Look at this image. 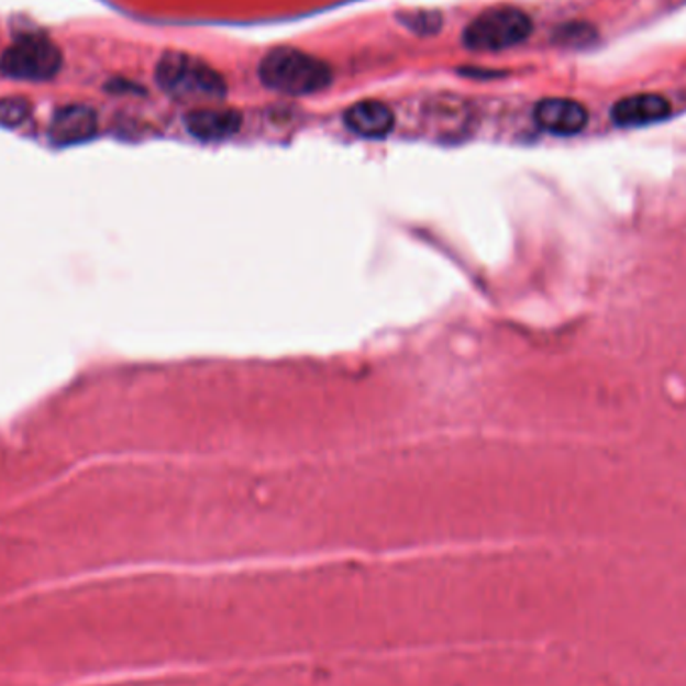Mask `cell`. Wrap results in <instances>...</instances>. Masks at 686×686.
<instances>
[{"mask_svg": "<svg viewBox=\"0 0 686 686\" xmlns=\"http://www.w3.org/2000/svg\"><path fill=\"white\" fill-rule=\"evenodd\" d=\"M259 79L267 89L289 97H308L325 91L333 73L321 58L296 46H277L259 63Z\"/></svg>", "mask_w": 686, "mask_h": 686, "instance_id": "6da1fadb", "label": "cell"}, {"mask_svg": "<svg viewBox=\"0 0 686 686\" xmlns=\"http://www.w3.org/2000/svg\"><path fill=\"white\" fill-rule=\"evenodd\" d=\"M155 79L177 101H215L228 95V82L219 70L181 51H167L159 58Z\"/></svg>", "mask_w": 686, "mask_h": 686, "instance_id": "7a4b0ae2", "label": "cell"}, {"mask_svg": "<svg viewBox=\"0 0 686 686\" xmlns=\"http://www.w3.org/2000/svg\"><path fill=\"white\" fill-rule=\"evenodd\" d=\"M532 29L534 24L527 12L502 4L482 11L464 29L462 43L469 51L496 53L524 43L528 36L532 35Z\"/></svg>", "mask_w": 686, "mask_h": 686, "instance_id": "3957f363", "label": "cell"}, {"mask_svg": "<svg viewBox=\"0 0 686 686\" xmlns=\"http://www.w3.org/2000/svg\"><path fill=\"white\" fill-rule=\"evenodd\" d=\"M60 65V51L43 35L21 36L0 57V73L16 80L53 79Z\"/></svg>", "mask_w": 686, "mask_h": 686, "instance_id": "277c9868", "label": "cell"}, {"mask_svg": "<svg viewBox=\"0 0 686 686\" xmlns=\"http://www.w3.org/2000/svg\"><path fill=\"white\" fill-rule=\"evenodd\" d=\"M534 121L540 129L549 131L552 135L571 137L588 125V111L578 101L550 97L536 104Z\"/></svg>", "mask_w": 686, "mask_h": 686, "instance_id": "5b68a950", "label": "cell"}, {"mask_svg": "<svg viewBox=\"0 0 686 686\" xmlns=\"http://www.w3.org/2000/svg\"><path fill=\"white\" fill-rule=\"evenodd\" d=\"M673 109L663 95L642 92L620 99L612 107V123L618 126H644L652 123H661L666 117H671Z\"/></svg>", "mask_w": 686, "mask_h": 686, "instance_id": "8992f818", "label": "cell"}, {"mask_svg": "<svg viewBox=\"0 0 686 686\" xmlns=\"http://www.w3.org/2000/svg\"><path fill=\"white\" fill-rule=\"evenodd\" d=\"M97 133V114L91 107L70 104L55 114L48 137L57 147L80 145L95 137Z\"/></svg>", "mask_w": 686, "mask_h": 686, "instance_id": "52a82bcc", "label": "cell"}, {"mask_svg": "<svg viewBox=\"0 0 686 686\" xmlns=\"http://www.w3.org/2000/svg\"><path fill=\"white\" fill-rule=\"evenodd\" d=\"M343 123L359 137L384 139L394 131L396 114L388 104L367 99V101L352 104L343 113Z\"/></svg>", "mask_w": 686, "mask_h": 686, "instance_id": "ba28073f", "label": "cell"}, {"mask_svg": "<svg viewBox=\"0 0 686 686\" xmlns=\"http://www.w3.org/2000/svg\"><path fill=\"white\" fill-rule=\"evenodd\" d=\"M243 117L235 109H197L185 117V126L201 141H221L233 137L241 129Z\"/></svg>", "mask_w": 686, "mask_h": 686, "instance_id": "9c48e42d", "label": "cell"}, {"mask_svg": "<svg viewBox=\"0 0 686 686\" xmlns=\"http://www.w3.org/2000/svg\"><path fill=\"white\" fill-rule=\"evenodd\" d=\"M396 19L398 23L420 36L435 35L444 24V16L438 11H400L396 14Z\"/></svg>", "mask_w": 686, "mask_h": 686, "instance_id": "30bf717a", "label": "cell"}, {"mask_svg": "<svg viewBox=\"0 0 686 686\" xmlns=\"http://www.w3.org/2000/svg\"><path fill=\"white\" fill-rule=\"evenodd\" d=\"M596 33L593 26L583 23L564 24L556 31V43L561 45L583 46L588 45Z\"/></svg>", "mask_w": 686, "mask_h": 686, "instance_id": "8fae6325", "label": "cell"}, {"mask_svg": "<svg viewBox=\"0 0 686 686\" xmlns=\"http://www.w3.org/2000/svg\"><path fill=\"white\" fill-rule=\"evenodd\" d=\"M31 113V107L24 99H4L0 101V125L19 126L26 121V117Z\"/></svg>", "mask_w": 686, "mask_h": 686, "instance_id": "7c38bea8", "label": "cell"}]
</instances>
